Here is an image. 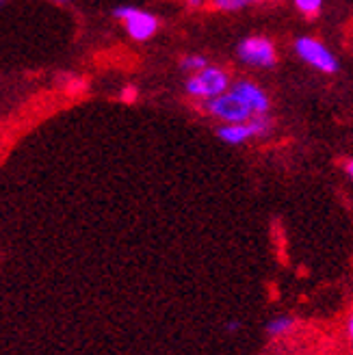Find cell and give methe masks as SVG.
Instances as JSON below:
<instances>
[{"label": "cell", "mask_w": 353, "mask_h": 355, "mask_svg": "<svg viewBox=\"0 0 353 355\" xmlns=\"http://www.w3.org/2000/svg\"><path fill=\"white\" fill-rule=\"evenodd\" d=\"M230 89V76L223 72L221 67H210L206 65L204 69L193 74L187 80V94L200 100H213Z\"/></svg>", "instance_id": "obj_1"}, {"label": "cell", "mask_w": 353, "mask_h": 355, "mask_svg": "<svg viewBox=\"0 0 353 355\" xmlns=\"http://www.w3.org/2000/svg\"><path fill=\"white\" fill-rule=\"evenodd\" d=\"M204 109L221 119V121H227V123H241V121H250L256 113L252 111L250 104H245L236 94H232L230 89H227L225 94L213 98V100H204Z\"/></svg>", "instance_id": "obj_2"}, {"label": "cell", "mask_w": 353, "mask_h": 355, "mask_svg": "<svg viewBox=\"0 0 353 355\" xmlns=\"http://www.w3.org/2000/svg\"><path fill=\"white\" fill-rule=\"evenodd\" d=\"M113 15L123 22V26H126L128 35L135 42H146L154 37L158 31V17L148 11H141L137 7H130V5L115 7Z\"/></svg>", "instance_id": "obj_3"}, {"label": "cell", "mask_w": 353, "mask_h": 355, "mask_svg": "<svg viewBox=\"0 0 353 355\" xmlns=\"http://www.w3.org/2000/svg\"><path fill=\"white\" fill-rule=\"evenodd\" d=\"M295 50L302 61H306L308 65H312L314 69H319V72H325V74H334L338 72V59L332 55V50L321 44L319 40L314 37H299L295 42Z\"/></svg>", "instance_id": "obj_4"}, {"label": "cell", "mask_w": 353, "mask_h": 355, "mask_svg": "<svg viewBox=\"0 0 353 355\" xmlns=\"http://www.w3.org/2000/svg\"><path fill=\"white\" fill-rule=\"evenodd\" d=\"M271 130V119L267 115H254L250 121H241V123H225L217 130L219 139L223 144L230 146H241L247 139L252 137H264Z\"/></svg>", "instance_id": "obj_5"}, {"label": "cell", "mask_w": 353, "mask_h": 355, "mask_svg": "<svg viewBox=\"0 0 353 355\" xmlns=\"http://www.w3.org/2000/svg\"><path fill=\"white\" fill-rule=\"evenodd\" d=\"M239 59L245 65L254 67H273L277 63L275 46L267 37H247L239 44Z\"/></svg>", "instance_id": "obj_6"}, {"label": "cell", "mask_w": 353, "mask_h": 355, "mask_svg": "<svg viewBox=\"0 0 353 355\" xmlns=\"http://www.w3.org/2000/svg\"><path fill=\"white\" fill-rule=\"evenodd\" d=\"M230 92L236 94L245 104H250L252 111L256 115H267V111H269V98L264 96V92L256 83H252V80H236L230 87Z\"/></svg>", "instance_id": "obj_7"}, {"label": "cell", "mask_w": 353, "mask_h": 355, "mask_svg": "<svg viewBox=\"0 0 353 355\" xmlns=\"http://www.w3.org/2000/svg\"><path fill=\"white\" fill-rule=\"evenodd\" d=\"M267 329H269L271 336H284L286 331L293 329V318H289V316H277V318H273V321L267 325Z\"/></svg>", "instance_id": "obj_8"}, {"label": "cell", "mask_w": 353, "mask_h": 355, "mask_svg": "<svg viewBox=\"0 0 353 355\" xmlns=\"http://www.w3.org/2000/svg\"><path fill=\"white\" fill-rule=\"evenodd\" d=\"M252 3H258V0H213V7L219 11H239L250 7Z\"/></svg>", "instance_id": "obj_9"}, {"label": "cell", "mask_w": 353, "mask_h": 355, "mask_svg": "<svg viewBox=\"0 0 353 355\" xmlns=\"http://www.w3.org/2000/svg\"><path fill=\"white\" fill-rule=\"evenodd\" d=\"M295 7L306 17H314V15H319V11L323 7V0H295Z\"/></svg>", "instance_id": "obj_10"}, {"label": "cell", "mask_w": 353, "mask_h": 355, "mask_svg": "<svg viewBox=\"0 0 353 355\" xmlns=\"http://www.w3.org/2000/svg\"><path fill=\"white\" fill-rule=\"evenodd\" d=\"M180 65H182L184 72H193V74H196V72H200V69H204L208 65V61L204 57H198V55H189V57L182 59Z\"/></svg>", "instance_id": "obj_11"}, {"label": "cell", "mask_w": 353, "mask_h": 355, "mask_svg": "<svg viewBox=\"0 0 353 355\" xmlns=\"http://www.w3.org/2000/svg\"><path fill=\"white\" fill-rule=\"evenodd\" d=\"M121 100H123V102H135V100H137V89H135L132 85L123 87V92H121Z\"/></svg>", "instance_id": "obj_12"}, {"label": "cell", "mask_w": 353, "mask_h": 355, "mask_svg": "<svg viewBox=\"0 0 353 355\" xmlns=\"http://www.w3.org/2000/svg\"><path fill=\"white\" fill-rule=\"evenodd\" d=\"M85 87H87V83H85V80H74V83H69V85H67V89H69V92H72V94L83 92Z\"/></svg>", "instance_id": "obj_13"}, {"label": "cell", "mask_w": 353, "mask_h": 355, "mask_svg": "<svg viewBox=\"0 0 353 355\" xmlns=\"http://www.w3.org/2000/svg\"><path fill=\"white\" fill-rule=\"evenodd\" d=\"M349 338L353 340V314H351V318H349Z\"/></svg>", "instance_id": "obj_14"}, {"label": "cell", "mask_w": 353, "mask_h": 355, "mask_svg": "<svg viewBox=\"0 0 353 355\" xmlns=\"http://www.w3.org/2000/svg\"><path fill=\"white\" fill-rule=\"evenodd\" d=\"M345 169H347V173H349V175L353 178V161H349V163L345 165Z\"/></svg>", "instance_id": "obj_15"}, {"label": "cell", "mask_w": 353, "mask_h": 355, "mask_svg": "<svg viewBox=\"0 0 353 355\" xmlns=\"http://www.w3.org/2000/svg\"><path fill=\"white\" fill-rule=\"evenodd\" d=\"M52 3H69V0H52Z\"/></svg>", "instance_id": "obj_16"}]
</instances>
